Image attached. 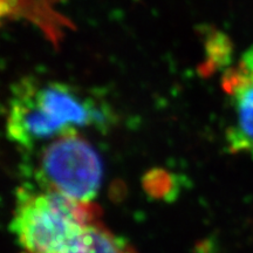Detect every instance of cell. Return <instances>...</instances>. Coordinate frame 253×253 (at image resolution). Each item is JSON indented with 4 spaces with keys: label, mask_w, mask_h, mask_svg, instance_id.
Wrapping results in <instances>:
<instances>
[{
    "label": "cell",
    "mask_w": 253,
    "mask_h": 253,
    "mask_svg": "<svg viewBox=\"0 0 253 253\" xmlns=\"http://www.w3.org/2000/svg\"><path fill=\"white\" fill-rule=\"evenodd\" d=\"M223 87L233 108V122L225 135L227 148L235 154L253 155V47L227 69Z\"/></svg>",
    "instance_id": "4"
},
{
    "label": "cell",
    "mask_w": 253,
    "mask_h": 253,
    "mask_svg": "<svg viewBox=\"0 0 253 253\" xmlns=\"http://www.w3.org/2000/svg\"><path fill=\"white\" fill-rule=\"evenodd\" d=\"M68 253H131V250L109 231L91 224L77 246Z\"/></svg>",
    "instance_id": "5"
},
{
    "label": "cell",
    "mask_w": 253,
    "mask_h": 253,
    "mask_svg": "<svg viewBox=\"0 0 253 253\" xmlns=\"http://www.w3.org/2000/svg\"><path fill=\"white\" fill-rule=\"evenodd\" d=\"M103 166L99 153L80 135L48 142L40 153L38 185L88 204L101 189Z\"/></svg>",
    "instance_id": "3"
},
{
    "label": "cell",
    "mask_w": 253,
    "mask_h": 253,
    "mask_svg": "<svg viewBox=\"0 0 253 253\" xmlns=\"http://www.w3.org/2000/svg\"><path fill=\"white\" fill-rule=\"evenodd\" d=\"M113 113L106 103L59 81L23 79L12 87L6 135L24 150L81 130L106 131Z\"/></svg>",
    "instance_id": "1"
},
{
    "label": "cell",
    "mask_w": 253,
    "mask_h": 253,
    "mask_svg": "<svg viewBox=\"0 0 253 253\" xmlns=\"http://www.w3.org/2000/svg\"><path fill=\"white\" fill-rule=\"evenodd\" d=\"M86 205L28 183L17 190L9 231L24 253H68L93 224Z\"/></svg>",
    "instance_id": "2"
}]
</instances>
